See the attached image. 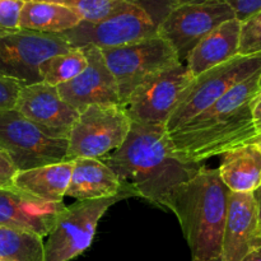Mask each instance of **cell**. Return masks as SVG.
Returning a JSON list of instances; mask_svg holds the SVG:
<instances>
[{
    "mask_svg": "<svg viewBox=\"0 0 261 261\" xmlns=\"http://www.w3.org/2000/svg\"><path fill=\"white\" fill-rule=\"evenodd\" d=\"M241 261H261V245L250 251Z\"/></svg>",
    "mask_w": 261,
    "mask_h": 261,
    "instance_id": "32",
    "label": "cell"
},
{
    "mask_svg": "<svg viewBox=\"0 0 261 261\" xmlns=\"http://www.w3.org/2000/svg\"><path fill=\"white\" fill-rule=\"evenodd\" d=\"M0 150L20 172L65 162L68 140L48 137L12 109L0 111Z\"/></svg>",
    "mask_w": 261,
    "mask_h": 261,
    "instance_id": "7",
    "label": "cell"
},
{
    "mask_svg": "<svg viewBox=\"0 0 261 261\" xmlns=\"http://www.w3.org/2000/svg\"><path fill=\"white\" fill-rule=\"evenodd\" d=\"M218 172L231 193H254L261 186L259 145L249 142L224 152Z\"/></svg>",
    "mask_w": 261,
    "mask_h": 261,
    "instance_id": "19",
    "label": "cell"
},
{
    "mask_svg": "<svg viewBox=\"0 0 261 261\" xmlns=\"http://www.w3.org/2000/svg\"><path fill=\"white\" fill-rule=\"evenodd\" d=\"M260 245L261 233L254 194L231 193L222 239V261H241Z\"/></svg>",
    "mask_w": 261,
    "mask_h": 261,
    "instance_id": "16",
    "label": "cell"
},
{
    "mask_svg": "<svg viewBox=\"0 0 261 261\" xmlns=\"http://www.w3.org/2000/svg\"><path fill=\"white\" fill-rule=\"evenodd\" d=\"M193 261V260H191ZM208 261H222V257H218V259H214V260H208Z\"/></svg>",
    "mask_w": 261,
    "mask_h": 261,
    "instance_id": "35",
    "label": "cell"
},
{
    "mask_svg": "<svg viewBox=\"0 0 261 261\" xmlns=\"http://www.w3.org/2000/svg\"><path fill=\"white\" fill-rule=\"evenodd\" d=\"M0 261H12V260H7V259H2V257H0Z\"/></svg>",
    "mask_w": 261,
    "mask_h": 261,
    "instance_id": "37",
    "label": "cell"
},
{
    "mask_svg": "<svg viewBox=\"0 0 261 261\" xmlns=\"http://www.w3.org/2000/svg\"><path fill=\"white\" fill-rule=\"evenodd\" d=\"M157 35V25L152 18L130 3L103 19L97 22L82 20L71 30L60 33L73 48L94 46L99 50L119 47Z\"/></svg>",
    "mask_w": 261,
    "mask_h": 261,
    "instance_id": "12",
    "label": "cell"
},
{
    "mask_svg": "<svg viewBox=\"0 0 261 261\" xmlns=\"http://www.w3.org/2000/svg\"><path fill=\"white\" fill-rule=\"evenodd\" d=\"M86 55L87 68L68 83L56 87L65 102L81 114L93 105L121 106L119 89L99 48L94 46L82 47Z\"/></svg>",
    "mask_w": 261,
    "mask_h": 261,
    "instance_id": "14",
    "label": "cell"
},
{
    "mask_svg": "<svg viewBox=\"0 0 261 261\" xmlns=\"http://www.w3.org/2000/svg\"><path fill=\"white\" fill-rule=\"evenodd\" d=\"M224 2H226V0H224Z\"/></svg>",
    "mask_w": 261,
    "mask_h": 261,
    "instance_id": "38",
    "label": "cell"
},
{
    "mask_svg": "<svg viewBox=\"0 0 261 261\" xmlns=\"http://www.w3.org/2000/svg\"><path fill=\"white\" fill-rule=\"evenodd\" d=\"M87 64L88 61L82 48H71L59 54L46 63L42 82L53 87L68 83L87 68Z\"/></svg>",
    "mask_w": 261,
    "mask_h": 261,
    "instance_id": "23",
    "label": "cell"
},
{
    "mask_svg": "<svg viewBox=\"0 0 261 261\" xmlns=\"http://www.w3.org/2000/svg\"><path fill=\"white\" fill-rule=\"evenodd\" d=\"M20 87L18 82L0 75V111L14 109Z\"/></svg>",
    "mask_w": 261,
    "mask_h": 261,
    "instance_id": "28",
    "label": "cell"
},
{
    "mask_svg": "<svg viewBox=\"0 0 261 261\" xmlns=\"http://www.w3.org/2000/svg\"><path fill=\"white\" fill-rule=\"evenodd\" d=\"M27 2V0H24ZM32 2H48L64 5L73 10L84 22H97L127 4L126 0H32Z\"/></svg>",
    "mask_w": 261,
    "mask_h": 261,
    "instance_id": "24",
    "label": "cell"
},
{
    "mask_svg": "<svg viewBox=\"0 0 261 261\" xmlns=\"http://www.w3.org/2000/svg\"><path fill=\"white\" fill-rule=\"evenodd\" d=\"M191 81L193 75L180 61L150 75L133 91L125 103L130 121L166 126Z\"/></svg>",
    "mask_w": 261,
    "mask_h": 261,
    "instance_id": "10",
    "label": "cell"
},
{
    "mask_svg": "<svg viewBox=\"0 0 261 261\" xmlns=\"http://www.w3.org/2000/svg\"><path fill=\"white\" fill-rule=\"evenodd\" d=\"M73 162L54 163L14 175L13 188L50 203H63L70 181Z\"/></svg>",
    "mask_w": 261,
    "mask_h": 261,
    "instance_id": "20",
    "label": "cell"
},
{
    "mask_svg": "<svg viewBox=\"0 0 261 261\" xmlns=\"http://www.w3.org/2000/svg\"><path fill=\"white\" fill-rule=\"evenodd\" d=\"M23 0H0V30H18Z\"/></svg>",
    "mask_w": 261,
    "mask_h": 261,
    "instance_id": "27",
    "label": "cell"
},
{
    "mask_svg": "<svg viewBox=\"0 0 261 261\" xmlns=\"http://www.w3.org/2000/svg\"><path fill=\"white\" fill-rule=\"evenodd\" d=\"M241 22L233 18L206 35L186 59V68L194 76L239 55Z\"/></svg>",
    "mask_w": 261,
    "mask_h": 261,
    "instance_id": "18",
    "label": "cell"
},
{
    "mask_svg": "<svg viewBox=\"0 0 261 261\" xmlns=\"http://www.w3.org/2000/svg\"><path fill=\"white\" fill-rule=\"evenodd\" d=\"M126 2L130 3V4L137 5L138 8L144 10L152 18V20L158 28V24L175 8H177L181 4H185V3L196 2V0H126Z\"/></svg>",
    "mask_w": 261,
    "mask_h": 261,
    "instance_id": "26",
    "label": "cell"
},
{
    "mask_svg": "<svg viewBox=\"0 0 261 261\" xmlns=\"http://www.w3.org/2000/svg\"><path fill=\"white\" fill-rule=\"evenodd\" d=\"M81 22V17L64 5L27 0L20 9L18 28L31 32L60 35Z\"/></svg>",
    "mask_w": 261,
    "mask_h": 261,
    "instance_id": "21",
    "label": "cell"
},
{
    "mask_svg": "<svg viewBox=\"0 0 261 261\" xmlns=\"http://www.w3.org/2000/svg\"><path fill=\"white\" fill-rule=\"evenodd\" d=\"M71 162L73 170L65 196L78 201L135 196L122 185L114 171L101 158H78Z\"/></svg>",
    "mask_w": 261,
    "mask_h": 261,
    "instance_id": "17",
    "label": "cell"
},
{
    "mask_svg": "<svg viewBox=\"0 0 261 261\" xmlns=\"http://www.w3.org/2000/svg\"><path fill=\"white\" fill-rule=\"evenodd\" d=\"M0 257L12 261H42V239L37 234L0 226Z\"/></svg>",
    "mask_w": 261,
    "mask_h": 261,
    "instance_id": "22",
    "label": "cell"
},
{
    "mask_svg": "<svg viewBox=\"0 0 261 261\" xmlns=\"http://www.w3.org/2000/svg\"><path fill=\"white\" fill-rule=\"evenodd\" d=\"M17 173L9 158L0 150V189L13 188V178Z\"/></svg>",
    "mask_w": 261,
    "mask_h": 261,
    "instance_id": "30",
    "label": "cell"
},
{
    "mask_svg": "<svg viewBox=\"0 0 261 261\" xmlns=\"http://www.w3.org/2000/svg\"><path fill=\"white\" fill-rule=\"evenodd\" d=\"M252 194H254L255 201H256L257 218H259V229H260V233H261V186H259V188H257Z\"/></svg>",
    "mask_w": 261,
    "mask_h": 261,
    "instance_id": "33",
    "label": "cell"
},
{
    "mask_svg": "<svg viewBox=\"0 0 261 261\" xmlns=\"http://www.w3.org/2000/svg\"><path fill=\"white\" fill-rule=\"evenodd\" d=\"M261 53V10L241 23L239 55L249 56Z\"/></svg>",
    "mask_w": 261,
    "mask_h": 261,
    "instance_id": "25",
    "label": "cell"
},
{
    "mask_svg": "<svg viewBox=\"0 0 261 261\" xmlns=\"http://www.w3.org/2000/svg\"><path fill=\"white\" fill-rule=\"evenodd\" d=\"M135 196L171 209L176 191L201 168L176 153L165 125L132 122L120 148L101 158Z\"/></svg>",
    "mask_w": 261,
    "mask_h": 261,
    "instance_id": "1",
    "label": "cell"
},
{
    "mask_svg": "<svg viewBox=\"0 0 261 261\" xmlns=\"http://www.w3.org/2000/svg\"><path fill=\"white\" fill-rule=\"evenodd\" d=\"M226 2L233 10L234 18L241 23L261 10V0H226Z\"/></svg>",
    "mask_w": 261,
    "mask_h": 261,
    "instance_id": "29",
    "label": "cell"
},
{
    "mask_svg": "<svg viewBox=\"0 0 261 261\" xmlns=\"http://www.w3.org/2000/svg\"><path fill=\"white\" fill-rule=\"evenodd\" d=\"M251 142L256 143V144L259 145V148H260V150H261V134H257V137L255 138L254 140H251Z\"/></svg>",
    "mask_w": 261,
    "mask_h": 261,
    "instance_id": "34",
    "label": "cell"
},
{
    "mask_svg": "<svg viewBox=\"0 0 261 261\" xmlns=\"http://www.w3.org/2000/svg\"><path fill=\"white\" fill-rule=\"evenodd\" d=\"M64 203H50L14 188L0 189V226L43 239L54 228Z\"/></svg>",
    "mask_w": 261,
    "mask_h": 261,
    "instance_id": "15",
    "label": "cell"
},
{
    "mask_svg": "<svg viewBox=\"0 0 261 261\" xmlns=\"http://www.w3.org/2000/svg\"><path fill=\"white\" fill-rule=\"evenodd\" d=\"M132 121L119 105H93L79 114L68 137L66 161L102 158L122 145Z\"/></svg>",
    "mask_w": 261,
    "mask_h": 261,
    "instance_id": "6",
    "label": "cell"
},
{
    "mask_svg": "<svg viewBox=\"0 0 261 261\" xmlns=\"http://www.w3.org/2000/svg\"><path fill=\"white\" fill-rule=\"evenodd\" d=\"M14 110L56 139L68 140L79 112L63 99L58 88L43 82L20 87Z\"/></svg>",
    "mask_w": 261,
    "mask_h": 261,
    "instance_id": "13",
    "label": "cell"
},
{
    "mask_svg": "<svg viewBox=\"0 0 261 261\" xmlns=\"http://www.w3.org/2000/svg\"><path fill=\"white\" fill-rule=\"evenodd\" d=\"M260 73L237 84L208 109L168 133L176 153L189 162L201 163L254 140L257 132L252 103L261 92Z\"/></svg>",
    "mask_w": 261,
    "mask_h": 261,
    "instance_id": "2",
    "label": "cell"
},
{
    "mask_svg": "<svg viewBox=\"0 0 261 261\" xmlns=\"http://www.w3.org/2000/svg\"><path fill=\"white\" fill-rule=\"evenodd\" d=\"M252 117L257 134H261V92L252 103Z\"/></svg>",
    "mask_w": 261,
    "mask_h": 261,
    "instance_id": "31",
    "label": "cell"
},
{
    "mask_svg": "<svg viewBox=\"0 0 261 261\" xmlns=\"http://www.w3.org/2000/svg\"><path fill=\"white\" fill-rule=\"evenodd\" d=\"M259 87H260V89H261V73H260V78H259Z\"/></svg>",
    "mask_w": 261,
    "mask_h": 261,
    "instance_id": "36",
    "label": "cell"
},
{
    "mask_svg": "<svg viewBox=\"0 0 261 261\" xmlns=\"http://www.w3.org/2000/svg\"><path fill=\"white\" fill-rule=\"evenodd\" d=\"M234 13L224 0H196L178 5L158 24L160 37L167 41L185 64L194 47Z\"/></svg>",
    "mask_w": 261,
    "mask_h": 261,
    "instance_id": "11",
    "label": "cell"
},
{
    "mask_svg": "<svg viewBox=\"0 0 261 261\" xmlns=\"http://www.w3.org/2000/svg\"><path fill=\"white\" fill-rule=\"evenodd\" d=\"M229 194L218 170L204 166L176 191L170 211L180 222L193 261L221 257Z\"/></svg>",
    "mask_w": 261,
    "mask_h": 261,
    "instance_id": "3",
    "label": "cell"
},
{
    "mask_svg": "<svg viewBox=\"0 0 261 261\" xmlns=\"http://www.w3.org/2000/svg\"><path fill=\"white\" fill-rule=\"evenodd\" d=\"M122 196L76 201L65 206L46 244H43L42 261H70L83 254L92 245L97 224L107 209L122 200Z\"/></svg>",
    "mask_w": 261,
    "mask_h": 261,
    "instance_id": "9",
    "label": "cell"
},
{
    "mask_svg": "<svg viewBox=\"0 0 261 261\" xmlns=\"http://www.w3.org/2000/svg\"><path fill=\"white\" fill-rule=\"evenodd\" d=\"M71 48L60 35L0 30V75L20 86L42 82L46 63Z\"/></svg>",
    "mask_w": 261,
    "mask_h": 261,
    "instance_id": "5",
    "label": "cell"
},
{
    "mask_svg": "<svg viewBox=\"0 0 261 261\" xmlns=\"http://www.w3.org/2000/svg\"><path fill=\"white\" fill-rule=\"evenodd\" d=\"M259 71H261V53L249 56L237 55L194 76L166 124L167 132L172 133L199 112L212 106L237 84Z\"/></svg>",
    "mask_w": 261,
    "mask_h": 261,
    "instance_id": "4",
    "label": "cell"
},
{
    "mask_svg": "<svg viewBox=\"0 0 261 261\" xmlns=\"http://www.w3.org/2000/svg\"><path fill=\"white\" fill-rule=\"evenodd\" d=\"M101 53L117 84L122 107L145 79L180 61L172 46L158 35L119 47L103 48Z\"/></svg>",
    "mask_w": 261,
    "mask_h": 261,
    "instance_id": "8",
    "label": "cell"
}]
</instances>
